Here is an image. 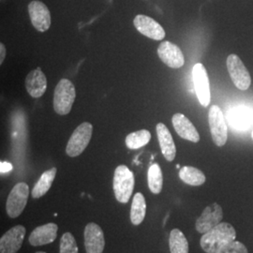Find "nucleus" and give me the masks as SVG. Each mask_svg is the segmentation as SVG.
<instances>
[{"label": "nucleus", "mask_w": 253, "mask_h": 253, "mask_svg": "<svg viewBox=\"0 0 253 253\" xmlns=\"http://www.w3.org/2000/svg\"><path fill=\"white\" fill-rule=\"evenodd\" d=\"M158 54L163 63L172 69H179L185 64L180 48L171 42H163L158 48Z\"/></svg>", "instance_id": "obj_12"}, {"label": "nucleus", "mask_w": 253, "mask_h": 253, "mask_svg": "<svg viewBox=\"0 0 253 253\" xmlns=\"http://www.w3.org/2000/svg\"><path fill=\"white\" fill-rule=\"evenodd\" d=\"M27 230L23 225H16L9 229L0 239V253H16L21 249Z\"/></svg>", "instance_id": "obj_11"}, {"label": "nucleus", "mask_w": 253, "mask_h": 253, "mask_svg": "<svg viewBox=\"0 0 253 253\" xmlns=\"http://www.w3.org/2000/svg\"><path fill=\"white\" fill-rule=\"evenodd\" d=\"M146 213V203L145 196L138 192L132 199V204L130 208V220L134 225H140L145 219Z\"/></svg>", "instance_id": "obj_21"}, {"label": "nucleus", "mask_w": 253, "mask_h": 253, "mask_svg": "<svg viewBox=\"0 0 253 253\" xmlns=\"http://www.w3.org/2000/svg\"><path fill=\"white\" fill-rule=\"evenodd\" d=\"M28 13L33 27L40 32H45L51 27V14L44 3L34 0L28 5Z\"/></svg>", "instance_id": "obj_10"}, {"label": "nucleus", "mask_w": 253, "mask_h": 253, "mask_svg": "<svg viewBox=\"0 0 253 253\" xmlns=\"http://www.w3.org/2000/svg\"><path fill=\"white\" fill-rule=\"evenodd\" d=\"M56 172H57V169L54 167L50 170H47L41 175L40 179L35 184V186L32 190V193H31V195L34 199H39V198L42 197L49 191L53 182H54V178H55Z\"/></svg>", "instance_id": "obj_20"}, {"label": "nucleus", "mask_w": 253, "mask_h": 253, "mask_svg": "<svg viewBox=\"0 0 253 253\" xmlns=\"http://www.w3.org/2000/svg\"><path fill=\"white\" fill-rule=\"evenodd\" d=\"M252 138H253V132H252Z\"/></svg>", "instance_id": "obj_32"}, {"label": "nucleus", "mask_w": 253, "mask_h": 253, "mask_svg": "<svg viewBox=\"0 0 253 253\" xmlns=\"http://www.w3.org/2000/svg\"><path fill=\"white\" fill-rule=\"evenodd\" d=\"M136 29L144 36L155 41H163L165 38V31L163 27L154 19L145 15H137L133 20Z\"/></svg>", "instance_id": "obj_14"}, {"label": "nucleus", "mask_w": 253, "mask_h": 253, "mask_svg": "<svg viewBox=\"0 0 253 253\" xmlns=\"http://www.w3.org/2000/svg\"><path fill=\"white\" fill-rule=\"evenodd\" d=\"M171 253H189V242L179 229H172L169 237Z\"/></svg>", "instance_id": "obj_24"}, {"label": "nucleus", "mask_w": 253, "mask_h": 253, "mask_svg": "<svg viewBox=\"0 0 253 253\" xmlns=\"http://www.w3.org/2000/svg\"><path fill=\"white\" fill-rule=\"evenodd\" d=\"M236 231L228 222H220L202 236L200 244L204 252L207 253H216L221 248L235 241Z\"/></svg>", "instance_id": "obj_1"}, {"label": "nucleus", "mask_w": 253, "mask_h": 253, "mask_svg": "<svg viewBox=\"0 0 253 253\" xmlns=\"http://www.w3.org/2000/svg\"><path fill=\"white\" fill-rule=\"evenodd\" d=\"M76 91L73 83L68 79H61L55 86L54 94V109L60 116L68 115L73 108Z\"/></svg>", "instance_id": "obj_3"}, {"label": "nucleus", "mask_w": 253, "mask_h": 253, "mask_svg": "<svg viewBox=\"0 0 253 253\" xmlns=\"http://www.w3.org/2000/svg\"><path fill=\"white\" fill-rule=\"evenodd\" d=\"M179 177L184 183L190 186H201L206 182V175L199 169L191 166L182 167L179 171Z\"/></svg>", "instance_id": "obj_22"}, {"label": "nucleus", "mask_w": 253, "mask_h": 253, "mask_svg": "<svg viewBox=\"0 0 253 253\" xmlns=\"http://www.w3.org/2000/svg\"><path fill=\"white\" fill-rule=\"evenodd\" d=\"M93 126L88 122H84L77 126L71 136L66 147V153L70 157L81 155L90 142Z\"/></svg>", "instance_id": "obj_4"}, {"label": "nucleus", "mask_w": 253, "mask_h": 253, "mask_svg": "<svg viewBox=\"0 0 253 253\" xmlns=\"http://www.w3.org/2000/svg\"><path fill=\"white\" fill-rule=\"evenodd\" d=\"M223 217L222 208L214 203L205 208L202 215L196 220V230L200 234H206L218 225Z\"/></svg>", "instance_id": "obj_9"}, {"label": "nucleus", "mask_w": 253, "mask_h": 253, "mask_svg": "<svg viewBox=\"0 0 253 253\" xmlns=\"http://www.w3.org/2000/svg\"><path fill=\"white\" fill-rule=\"evenodd\" d=\"M57 229V225L53 222L37 227L29 235L28 241L31 246L34 247L50 244L56 239Z\"/></svg>", "instance_id": "obj_16"}, {"label": "nucleus", "mask_w": 253, "mask_h": 253, "mask_svg": "<svg viewBox=\"0 0 253 253\" xmlns=\"http://www.w3.org/2000/svg\"><path fill=\"white\" fill-rule=\"evenodd\" d=\"M228 121L235 128L244 130L253 125V111L239 107L228 112Z\"/></svg>", "instance_id": "obj_19"}, {"label": "nucleus", "mask_w": 253, "mask_h": 253, "mask_svg": "<svg viewBox=\"0 0 253 253\" xmlns=\"http://www.w3.org/2000/svg\"><path fill=\"white\" fill-rule=\"evenodd\" d=\"M156 129L162 153L168 162H172L176 155V147L171 132L163 123H159L156 126Z\"/></svg>", "instance_id": "obj_18"}, {"label": "nucleus", "mask_w": 253, "mask_h": 253, "mask_svg": "<svg viewBox=\"0 0 253 253\" xmlns=\"http://www.w3.org/2000/svg\"><path fill=\"white\" fill-rule=\"evenodd\" d=\"M148 188L154 194H159L163 190V171L158 163L152 164L147 172Z\"/></svg>", "instance_id": "obj_23"}, {"label": "nucleus", "mask_w": 253, "mask_h": 253, "mask_svg": "<svg viewBox=\"0 0 253 253\" xmlns=\"http://www.w3.org/2000/svg\"><path fill=\"white\" fill-rule=\"evenodd\" d=\"M172 126L176 133L181 138L190 141L192 143H198L200 135L194 125L190 122V119L182 114H175L172 118Z\"/></svg>", "instance_id": "obj_15"}, {"label": "nucleus", "mask_w": 253, "mask_h": 253, "mask_svg": "<svg viewBox=\"0 0 253 253\" xmlns=\"http://www.w3.org/2000/svg\"><path fill=\"white\" fill-rule=\"evenodd\" d=\"M227 69L232 81L238 89H249L252 84V77L238 55L232 54L227 57Z\"/></svg>", "instance_id": "obj_6"}, {"label": "nucleus", "mask_w": 253, "mask_h": 253, "mask_svg": "<svg viewBox=\"0 0 253 253\" xmlns=\"http://www.w3.org/2000/svg\"><path fill=\"white\" fill-rule=\"evenodd\" d=\"M176 168H178V169H180V165H179V164H177V165H176Z\"/></svg>", "instance_id": "obj_30"}, {"label": "nucleus", "mask_w": 253, "mask_h": 253, "mask_svg": "<svg viewBox=\"0 0 253 253\" xmlns=\"http://www.w3.org/2000/svg\"><path fill=\"white\" fill-rule=\"evenodd\" d=\"M134 189V174L126 165L117 167L114 175V192L119 203L126 204Z\"/></svg>", "instance_id": "obj_2"}, {"label": "nucleus", "mask_w": 253, "mask_h": 253, "mask_svg": "<svg viewBox=\"0 0 253 253\" xmlns=\"http://www.w3.org/2000/svg\"><path fill=\"white\" fill-rule=\"evenodd\" d=\"M192 78L200 103L204 107H208L211 100V95L208 72L203 64L197 63L194 65L192 69Z\"/></svg>", "instance_id": "obj_8"}, {"label": "nucleus", "mask_w": 253, "mask_h": 253, "mask_svg": "<svg viewBox=\"0 0 253 253\" xmlns=\"http://www.w3.org/2000/svg\"><path fill=\"white\" fill-rule=\"evenodd\" d=\"M216 253H249L248 250L243 243L239 241H233L230 244L226 245L225 247L221 248Z\"/></svg>", "instance_id": "obj_27"}, {"label": "nucleus", "mask_w": 253, "mask_h": 253, "mask_svg": "<svg viewBox=\"0 0 253 253\" xmlns=\"http://www.w3.org/2000/svg\"><path fill=\"white\" fill-rule=\"evenodd\" d=\"M6 56V48L3 43H0V64L3 63Z\"/></svg>", "instance_id": "obj_29"}, {"label": "nucleus", "mask_w": 253, "mask_h": 253, "mask_svg": "<svg viewBox=\"0 0 253 253\" xmlns=\"http://www.w3.org/2000/svg\"><path fill=\"white\" fill-rule=\"evenodd\" d=\"M12 169V165L8 163H1V172H9Z\"/></svg>", "instance_id": "obj_28"}, {"label": "nucleus", "mask_w": 253, "mask_h": 253, "mask_svg": "<svg viewBox=\"0 0 253 253\" xmlns=\"http://www.w3.org/2000/svg\"><path fill=\"white\" fill-rule=\"evenodd\" d=\"M44 253V252H38V253Z\"/></svg>", "instance_id": "obj_31"}, {"label": "nucleus", "mask_w": 253, "mask_h": 253, "mask_svg": "<svg viewBox=\"0 0 253 253\" xmlns=\"http://www.w3.org/2000/svg\"><path fill=\"white\" fill-rule=\"evenodd\" d=\"M84 247L86 253H102L105 246L103 232L97 223L90 222L84 228Z\"/></svg>", "instance_id": "obj_13"}, {"label": "nucleus", "mask_w": 253, "mask_h": 253, "mask_svg": "<svg viewBox=\"0 0 253 253\" xmlns=\"http://www.w3.org/2000/svg\"><path fill=\"white\" fill-rule=\"evenodd\" d=\"M26 88L33 98H41L47 89V79L41 68L31 71L26 78Z\"/></svg>", "instance_id": "obj_17"}, {"label": "nucleus", "mask_w": 253, "mask_h": 253, "mask_svg": "<svg viewBox=\"0 0 253 253\" xmlns=\"http://www.w3.org/2000/svg\"><path fill=\"white\" fill-rule=\"evenodd\" d=\"M151 139V133L147 129L137 130L126 137V145L129 149H139L147 145Z\"/></svg>", "instance_id": "obj_25"}, {"label": "nucleus", "mask_w": 253, "mask_h": 253, "mask_svg": "<svg viewBox=\"0 0 253 253\" xmlns=\"http://www.w3.org/2000/svg\"><path fill=\"white\" fill-rule=\"evenodd\" d=\"M28 196L29 187L27 183L21 182L12 188L6 203V211L9 217L15 218L22 214L27 206Z\"/></svg>", "instance_id": "obj_5"}, {"label": "nucleus", "mask_w": 253, "mask_h": 253, "mask_svg": "<svg viewBox=\"0 0 253 253\" xmlns=\"http://www.w3.org/2000/svg\"><path fill=\"white\" fill-rule=\"evenodd\" d=\"M79 253L76 240L71 233H65L60 240V253Z\"/></svg>", "instance_id": "obj_26"}, {"label": "nucleus", "mask_w": 253, "mask_h": 253, "mask_svg": "<svg viewBox=\"0 0 253 253\" xmlns=\"http://www.w3.org/2000/svg\"><path fill=\"white\" fill-rule=\"evenodd\" d=\"M208 122L213 142L217 146H223L228 139V127L222 111L217 105H213L209 109Z\"/></svg>", "instance_id": "obj_7"}]
</instances>
